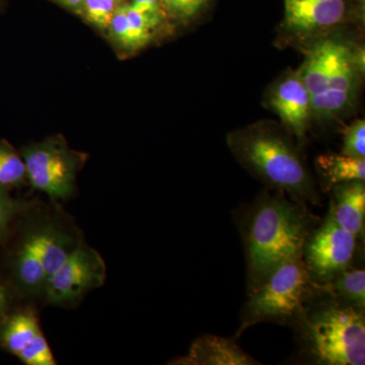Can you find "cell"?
Instances as JSON below:
<instances>
[{
  "label": "cell",
  "instance_id": "cell-1",
  "mask_svg": "<svg viewBox=\"0 0 365 365\" xmlns=\"http://www.w3.org/2000/svg\"><path fill=\"white\" fill-rule=\"evenodd\" d=\"M314 216L304 204L284 195H263L242 213L241 234L247 258L249 294L281 264L300 256Z\"/></svg>",
  "mask_w": 365,
  "mask_h": 365
},
{
  "label": "cell",
  "instance_id": "cell-2",
  "mask_svg": "<svg viewBox=\"0 0 365 365\" xmlns=\"http://www.w3.org/2000/svg\"><path fill=\"white\" fill-rule=\"evenodd\" d=\"M81 240L58 215H35L25 220L9 256V283L21 297H43L53 273Z\"/></svg>",
  "mask_w": 365,
  "mask_h": 365
},
{
  "label": "cell",
  "instance_id": "cell-3",
  "mask_svg": "<svg viewBox=\"0 0 365 365\" xmlns=\"http://www.w3.org/2000/svg\"><path fill=\"white\" fill-rule=\"evenodd\" d=\"M328 297L314 306L311 300L297 325L307 356L316 364L364 365V309Z\"/></svg>",
  "mask_w": 365,
  "mask_h": 365
},
{
  "label": "cell",
  "instance_id": "cell-4",
  "mask_svg": "<svg viewBox=\"0 0 365 365\" xmlns=\"http://www.w3.org/2000/svg\"><path fill=\"white\" fill-rule=\"evenodd\" d=\"M232 150L264 182L287 192L292 200L318 204L311 175L294 148L278 134L252 131L232 137Z\"/></svg>",
  "mask_w": 365,
  "mask_h": 365
},
{
  "label": "cell",
  "instance_id": "cell-5",
  "mask_svg": "<svg viewBox=\"0 0 365 365\" xmlns=\"http://www.w3.org/2000/svg\"><path fill=\"white\" fill-rule=\"evenodd\" d=\"M321 292L319 284L309 277L302 255L284 262L249 294L237 338L246 329L263 322L297 326L307 304Z\"/></svg>",
  "mask_w": 365,
  "mask_h": 365
},
{
  "label": "cell",
  "instance_id": "cell-6",
  "mask_svg": "<svg viewBox=\"0 0 365 365\" xmlns=\"http://www.w3.org/2000/svg\"><path fill=\"white\" fill-rule=\"evenodd\" d=\"M26 178L33 188L47 194L52 201L66 200L76 189L81 157L60 139L34 144L21 153Z\"/></svg>",
  "mask_w": 365,
  "mask_h": 365
},
{
  "label": "cell",
  "instance_id": "cell-7",
  "mask_svg": "<svg viewBox=\"0 0 365 365\" xmlns=\"http://www.w3.org/2000/svg\"><path fill=\"white\" fill-rule=\"evenodd\" d=\"M107 268L102 256L81 241L48 280L43 299L50 306L71 307L105 283Z\"/></svg>",
  "mask_w": 365,
  "mask_h": 365
},
{
  "label": "cell",
  "instance_id": "cell-8",
  "mask_svg": "<svg viewBox=\"0 0 365 365\" xmlns=\"http://www.w3.org/2000/svg\"><path fill=\"white\" fill-rule=\"evenodd\" d=\"M356 250V237L340 227L329 212L325 222L307 235L302 261L314 283L325 284L350 267Z\"/></svg>",
  "mask_w": 365,
  "mask_h": 365
},
{
  "label": "cell",
  "instance_id": "cell-9",
  "mask_svg": "<svg viewBox=\"0 0 365 365\" xmlns=\"http://www.w3.org/2000/svg\"><path fill=\"white\" fill-rule=\"evenodd\" d=\"M0 345L26 365L56 364L31 307L6 313L0 319Z\"/></svg>",
  "mask_w": 365,
  "mask_h": 365
},
{
  "label": "cell",
  "instance_id": "cell-10",
  "mask_svg": "<svg viewBox=\"0 0 365 365\" xmlns=\"http://www.w3.org/2000/svg\"><path fill=\"white\" fill-rule=\"evenodd\" d=\"M285 21L299 32L336 25L346 11L344 0H284Z\"/></svg>",
  "mask_w": 365,
  "mask_h": 365
},
{
  "label": "cell",
  "instance_id": "cell-11",
  "mask_svg": "<svg viewBox=\"0 0 365 365\" xmlns=\"http://www.w3.org/2000/svg\"><path fill=\"white\" fill-rule=\"evenodd\" d=\"M182 365H255L260 364L247 354L232 338L204 335L197 338L188 355L174 360Z\"/></svg>",
  "mask_w": 365,
  "mask_h": 365
},
{
  "label": "cell",
  "instance_id": "cell-12",
  "mask_svg": "<svg viewBox=\"0 0 365 365\" xmlns=\"http://www.w3.org/2000/svg\"><path fill=\"white\" fill-rule=\"evenodd\" d=\"M271 104L295 135H304L311 115V95L299 76L282 81L274 91Z\"/></svg>",
  "mask_w": 365,
  "mask_h": 365
},
{
  "label": "cell",
  "instance_id": "cell-13",
  "mask_svg": "<svg viewBox=\"0 0 365 365\" xmlns=\"http://www.w3.org/2000/svg\"><path fill=\"white\" fill-rule=\"evenodd\" d=\"M335 222L354 235L364 237L365 187L364 181L342 182L334 186V200L330 211Z\"/></svg>",
  "mask_w": 365,
  "mask_h": 365
},
{
  "label": "cell",
  "instance_id": "cell-14",
  "mask_svg": "<svg viewBox=\"0 0 365 365\" xmlns=\"http://www.w3.org/2000/svg\"><path fill=\"white\" fill-rule=\"evenodd\" d=\"M346 50L345 46L333 41L321 43L312 50L299 76L309 95L329 88L331 76Z\"/></svg>",
  "mask_w": 365,
  "mask_h": 365
},
{
  "label": "cell",
  "instance_id": "cell-15",
  "mask_svg": "<svg viewBox=\"0 0 365 365\" xmlns=\"http://www.w3.org/2000/svg\"><path fill=\"white\" fill-rule=\"evenodd\" d=\"M321 289L331 297L359 309L365 307L364 269L348 267L337 274L325 284H319Z\"/></svg>",
  "mask_w": 365,
  "mask_h": 365
},
{
  "label": "cell",
  "instance_id": "cell-16",
  "mask_svg": "<svg viewBox=\"0 0 365 365\" xmlns=\"http://www.w3.org/2000/svg\"><path fill=\"white\" fill-rule=\"evenodd\" d=\"M317 168L330 186L352 181L364 182V158L345 155H321L317 160Z\"/></svg>",
  "mask_w": 365,
  "mask_h": 365
},
{
  "label": "cell",
  "instance_id": "cell-17",
  "mask_svg": "<svg viewBox=\"0 0 365 365\" xmlns=\"http://www.w3.org/2000/svg\"><path fill=\"white\" fill-rule=\"evenodd\" d=\"M26 181L28 178L23 158L9 144L0 143V185L9 188L21 186Z\"/></svg>",
  "mask_w": 365,
  "mask_h": 365
},
{
  "label": "cell",
  "instance_id": "cell-18",
  "mask_svg": "<svg viewBox=\"0 0 365 365\" xmlns=\"http://www.w3.org/2000/svg\"><path fill=\"white\" fill-rule=\"evenodd\" d=\"M349 91L328 88L311 96V113L317 116H332L344 110L349 104Z\"/></svg>",
  "mask_w": 365,
  "mask_h": 365
},
{
  "label": "cell",
  "instance_id": "cell-19",
  "mask_svg": "<svg viewBox=\"0 0 365 365\" xmlns=\"http://www.w3.org/2000/svg\"><path fill=\"white\" fill-rule=\"evenodd\" d=\"M116 11V0H83L81 11L88 21L101 29L109 28Z\"/></svg>",
  "mask_w": 365,
  "mask_h": 365
},
{
  "label": "cell",
  "instance_id": "cell-20",
  "mask_svg": "<svg viewBox=\"0 0 365 365\" xmlns=\"http://www.w3.org/2000/svg\"><path fill=\"white\" fill-rule=\"evenodd\" d=\"M23 209V206L9 195L6 187L0 185V242L6 239L11 223Z\"/></svg>",
  "mask_w": 365,
  "mask_h": 365
},
{
  "label": "cell",
  "instance_id": "cell-21",
  "mask_svg": "<svg viewBox=\"0 0 365 365\" xmlns=\"http://www.w3.org/2000/svg\"><path fill=\"white\" fill-rule=\"evenodd\" d=\"M354 68L349 50H346L336 66L335 71L329 81V88L349 91L351 93L354 86Z\"/></svg>",
  "mask_w": 365,
  "mask_h": 365
},
{
  "label": "cell",
  "instance_id": "cell-22",
  "mask_svg": "<svg viewBox=\"0 0 365 365\" xmlns=\"http://www.w3.org/2000/svg\"><path fill=\"white\" fill-rule=\"evenodd\" d=\"M342 155L348 157L364 158L365 157V122L357 120L350 125L345 132L344 146Z\"/></svg>",
  "mask_w": 365,
  "mask_h": 365
},
{
  "label": "cell",
  "instance_id": "cell-23",
  "mask_svg": "<svg viewBox=\"0 0 365 365\" xmlns=\"http://www.w3.org/2000/svg\"><path fill=\"white\" fill-rule=\"evenodd\" d=\"M109 28L111 29L113 36L120 45L123 46L126 49H136L130 24H129L123 6L116 9L114 14H113L111 21H110Z\"/></svg>",
  "mask_w": 365,
  "mask_h": 365
},
{
  "label": "cell",
  "instance_id": "cell-24",
  "mask_svg": "<svg viewBox=\"0 0 365 365\" xmlns=\"http://www.w3.org/2000/svg\"><path fill=\"white\" fill-rule=\"evenodd\" d=\"M165 6L181 18L194 16L207 0H162Z\"/></svg>",
  "mask_w": 365,
  "mask_h": 365
},
{
  "label": "cell",
  "instance_id": "cell-25",
  "mask_svg": "<svg viewBox=\"0 0 365 365\" xmlns=\"http://www.w3.org/2000/svg\"><path fill=\"white\" fill-rule=\"evenodd\" d=\"M137 9L153 14H160L158 0H133V4Z\"/></svg>",
  "mask_w": 365,
  "mask_h": 365
},
{
  "label": "cell",
  "instance_id": "cell-26",
  "mask_svg": "<svg viewBox=\"0 0 365 365\" xmlns=\"http://www.w3.org/2000/svg\"><path fill=\"white\" fill-rule=\"evenodd\" d=\"M9 292L0 282V319L9 311Z\"/></svg>",
  "mask_w": 365,
  "mask_h": 365
},
{
  "label": "cell",
  "instance_id": "cell-27",
  "mask_svg": "<svg viewBox=\"0 0 365 365\" xmlns=\"http://www.w3.org/2000/svg\"><path fill=\"white\" fill-rule=\"evenodd\" d=\"M58 1L69 9H76V11H81L83 4V0H58Z\"/></svg>",
  "mask_w": 365,
  "mask_h": 365
},
{
  "label": "cell",
  "instance_id": "cell-28",
  "mask_svg": "<svg viewBox=\"0 0 365 365\" xmlns=\"http://www.w3.org/2000/svg\"><path fill=\"white\" fill-rule=\"evenodd\" d=\"M360 1H361V2H362V4H364V0H360Z\"/></svg>",
  "mask_w": 365,
  "mask_h": 365
}]
</instances>
